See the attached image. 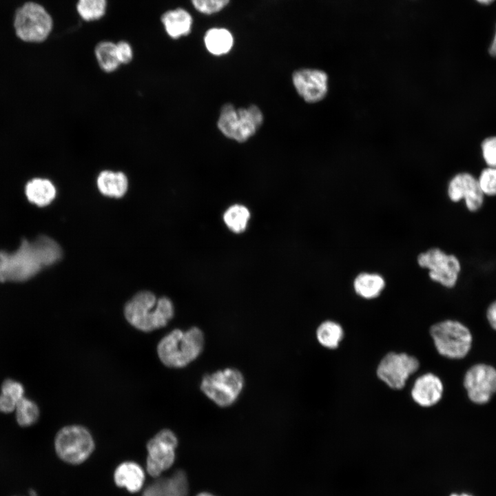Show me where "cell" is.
<instances>
[{"label": "cell", "instance_id": "74e56055", "mask_svg": "<svg viewBox=\"0 0 496 496\" xmlns=\"http://www.w3.org/2000/svg\"><path fill=\"white\" fill-rule=\"evenodd\" d=\"M451 496H471V495H466V494H461V495L453 494V495H451Z\"/></svg>", "mask_w": 496, "mask_h": 496}, {"label": "cell", "instance_id": "9a60e30c", "mask_svg": "<svg viewBox=\"0 0 496 496\" xmlns=\"http://www.w3.org/2000/svg\"><path fill=\"white\" fill-rule=\"evenodd\" d=\"M442 393L443 384L441 380L431 373L418 377L411 391L413 401L422 407L436 404L441 400Z\"/></svg>", "mask_w": 496, "mask_h": 496}, {"label": "cell", "instance_id": "d6986e66", "mask_svg": "<svg viewBox=\"0 0 496 496\" xmlns=\"http://www.w3.org/2000/svg\"><path fill=\"white\" fill-rule=\"evenodd\" d=\"M96 184L100 192L109 197L121 198L127 192L128 180L122 172L103 170L98 176Z\"/></svg>", "mask_w": 496, "mask_h": 496}, {"label": "cell", "instance_id": "ba28073f", "mask_svg": "<svg viewBox=\"0 0 496 496\" xmlns=\"http://www.w3.org/2000/svg\"><path fill=\"white\" fill-rule=\"evenodd\" d=\"M416 260L421 268L428 270L432 281L448 289L456 285L462 267L459 260L454 254L433 247L420 253Z\"/></svg>", "mask_w": 496, "mask_h": 496}, {"label": "cell", "instance_id": "1f68e13d", "mask_svg": "<svg viewBox=\"0 0 496 496\" xmlns=\"http://www.w3.org/2000/svg\"><path fill=\"white\" fill-rule=\"evenodd\" d=\"M116 53L120 64L129 63L133 59V50L126 41H119L116 44Z\"/></svg>", "mask_w": 496, "mask_h": 496}, {"label": "cell", "instance_id": "7c38bea8", "mask_svg": "<svg viewBox=\"0 0 496 496\" xmlns=\"http://www.w3.org/2000/svg\"><path fill=\"white\" fill-rule=\"evenodd\" d=\"M464 384L472 402L487 403L496 393V369L484 364H475L466 373Z\"/></svg>", "mask_w": 496, "mask_h": 496}, {"label": "cell", "instance_id": "cb8c5ba5", "mask_svg": "<svg viewBox=\"0 0 496 496\" xmlns=\"http://www.w3.org/2000/svg\"><path fill=\"white\" fill-rule=\"evenodd\" d=\"M344 337L342 326L333 320H325L316 329L318 342L327 349H336Z\"/></svg>", "mask_w": 496, "mask_h": 496}, {"label": "cell", "instance_id": "52a82bcc", "mask_svg": "<svg viewBox=\"0 0 496 496\" xmlns=\"http://www.w3.org/2000/svg\"><path fill=\"white\" fill-rule=\"evenodd\" d=\"M14 27L21 40L38 43L49 36L52 29V19L41 5L28 1L17 10Z\"/></svg>", "mask_w": 496, "mask_h": 496}, {"label": "cell", "instance_id": "8992f818", "mask_svg": "<svg viewBox=\"0 0 496 496\" xmlns=\"http://www.w3.org/2000/svg\"><path fill=\"white\" fill-rule=\"evenodd\" d=\"M242 374L236 369L227 368L205 375L200 390L211 401L220 407L233 404L244 386Z\"/></svg>", "mask_w": 496, "mask_h": 496}, {"label": "cell", "instance_id": "44dd1931", "mask_svg": "<svg viewBox=\"0 0 496 496\" xmlns=\"http://www.w3.org/2000/svg\"><path fill=\"white\" fill-rule=\"evenodd\" d=\"M25 193L30 203L39 207H44L54 199L56 191L50 180L36 178L28 182Z\"/></svg>", "mask_w": 496, "mask_h": 496}, {"label": "cell", "instance_id": "e575fe53", "mask_svg": "<svg viewBox=\"0 0 496 496\" xmlns=\"http://www.w3.org/2000/svg\"><path fill=\"white\" fill-rule=\"evenodd\" d=\"M488 52L490 56L496 57V32L491 42V44L488 48Z\"/></svg>", "mask_w": 496, "mask_h": 496}, {"label": "cell", "instance_id": "4316f807", "mask_svg": "<svg viewBox=\"0 0 496 496\" xmlns=\"http://www.w3.org/2000/svg\"><path fill=\"white\" fill-rule=\"evenodd\" d=\"M106 8V0H79L76 9L85 21L96 20L102 17Z\"/></svg>", "mask_w": 496, "mask_h": 496}, {"label": "cell", "instance_id": "ac0fdd59", "mask_svg": "<svg viewBox=\"0 0 496 496\" xmlns=\"http://www.w3.org/2000/svg\"><path fill=\"white\" fill-rule=\"evenodd\" d=\"M161 21L167 34L173 39H178L190 32L193 21L187 11L176 8L165 12L161 17Z\"/></svg>", "mask_w": 496, "mask_h": 496}, {"label": "cell", "instance_id": "d4e9b609", "mask_svg": "<svg viewBox=\"0 0 496 496\" xmlns=\"http://www.w3.org/2000/svg\"><path fill=\"white\" fill-rule=\"evenodd\" d=\"M95 56L99 67L106 72H112L119 67L116 45L110 41H103L95 48Z\"/></svg>", "mask_w": 496, "mask_h": 496}, {"label": "cell", "instance_id": "4dcf8cb0", "mask_svg": "<svg viewBox=\"0 0 496 496\" xmlns=\"http://www.w3.org/2000/svg\"><path fill=\"white\" fill-rule=\"evenodd\" d=\"M23 387L18 382L6 380L1 386V393L10 397L17 403L23 397Z\"/></svg>", "mask_w": 496, "mask_h": 496}, {"label": "cell", "instance_id": "603a6c76", "mask_svg": "<svg viewBox=\"0 0 496 496\" xmlns=\"http://www.w3.org/2000/svg\"><path fill=\"white\" fill-rule=\"evenodd\" d=\"M250 218L251 212L248 207L239 203L228 207L223 215L225 225L235 234L242 233L247 229Z\"/></svg>", "mask_w": 496, "mask_h": 496}, {"label": "cell", "instance_id": "8d00e7d4", "mask_svg": "<svg viewBox=\"0 0 496 496\" xmlns=\"http://www.w3.org/2000/svg\"><path fill=\"white\" fill-rule=\"evenodd\" d=\"M476 1H478L479 3H482V4H485V5H486V4H490V3H492L494 0H476Z\"/></svg>", "mask_w": 496, "mask_h": 496}, {"label": "cell", "instance_id": "d6a6232c", "mask_svg": "<svg viewBox=\"0 0 496 496\" xmlns=\"http://www.w3.org/2000/svg\"><path fill=\"white\" fill-rule=\"evenodd\" d=\"M17 402L10 397L1 393L0 395V411L2 413H10L13 411L17 406Z\"/></svg>", "mask_w": 496, "mask_h": 496}, {"label": "cell", "instance_id": "277c9868", "mask_svg": "<svg viewBox=\"0 0 496 496\" xmlns=\"http://www.w3.org/2000/svg\"><path fill=\"white\" fill-rule=\"evenodd\" d=\"M262 122V113L256 105L236 109L227 103L221 108L217 125L225 136L242 143L255 134Z\"/></svg>", "mask_w": 496, "mask_h": 496}, {"label": "cell", "instance_id": "3957f363", "mask_svg": "<svg viewBox=\"0 0 496 496\" xmlns=\"http://www.w3.org/2000/svg\"><path fill=\"white\" fill-rule=\"evenodd\" d=\"M205 343L203 331L194 327L183 331L174 329L158 343L157 352L162 362L172 368H182L202 353Z\"/></svg>", "mask_w": 496, "mask_h": 496}, {"label": "cell", "instance_id": "5b68a950", "mask_svg": "<svg viewBox=\"0 0 496 496\" xmlns=\"http://www.w3.org/2000/svg\"><path fill=\"white\" fill-rule=\"evenodd\" d=\"M430 335L437 352L448 358H463L471 348L469 329L457 320H445L433 324Z\"/></svg>", "mask_w": 496, "mask_h": 496}, {"label": "cell", "instance_id": "ffe728a7", "mask_svg": "<svg viewBox=\"0 0 496 496\" xmlns=\"http://www.w3.org/2000/svg\"><path fill=\"white\" fill-rule=\"evenodd\" d=\"M144 479L145 475L142 468L132 462L120 464L114 473V481L116 485L125 488L132 493L137 492L142 488Z\"/></svg>", "mask_w": 496, "mask_h": 496}, {"label": "cell", "instance_id": "4fadbf2b", "mask_svg": "<svg viewBox=\"0 0 496 496\" xmlns=\"http://www.w3.org/2000/svg\"><path fill=\"white\" fill-rule=\"evenodd\" d=\"M447 195L453 203L464 200L467 209L471 212L479 211L484 201L477 178L468 172L458 173L450 180Z\"/></svg>", "mask_w": 496, "mask_h": 496}, {"label": "cell", "instance_id": "30bf717a", "mask_svg": "<svg viewBox=\"0 0 496 496\" xmlns=\"http://www.w3.org/2000/svg\"><path fill=\"white\" fill-rule=\"evenodd\" d=\"M420 367L418 360L405 353L390 352L379 363L378 378L393 389H402L411 375Z\"/></svg>", "mask_w": 496, "mask_h": 496}, {"label": "cell", "instance_id": "8fae6325", "mask_svg": "<svg viewBox=\"0 0 496 496\" xmlns=\"http://www.w3.org/2000/svg\"><path fill=\"white\" fill-rule=\"evenodd\" d=\"M177 446L176 435L168 429L161 431L148 442L146 468L151 476L156 477L173 465Z\"/></svg>", "mask_w": 496, "mask_h": 496}, {"label": "cell", "instance_id": "7a4b0ae2", "mask_svg": "<svg viewBox=\"0 0 496 496\" xmlns=\"http://www.w3.org/2000/svg\"><path fill=\"white\" fill-rule=\"evenodd\" d=\"M127 320L136 329L151 331L165 326L173 318L174 307L166 297L156 299L149 291L136 294L125 305Z\"/></svg>", "mask_w": 496, "mask_h": 496}, {"label": "cell", "instance_id": "484cf974", "mask_svg": "<svg viewBox=\"0 0 496 496\" xmlns=\"http://www.w3.org/2000/svg\"><path fill=\"white\" fill-rule=\"evenodd\" d=\"M15 410L17 422L21 426L33 424L39 415L36 404L24 397L17 402Z\"/></svg>", "mask_w": 496, "mask_h": 496}, {"label": "cell", "instance_id": "f1b7e54d", "mask_svg": "<svg viewBox=\"0 0 496 496\" xmlns=\"http://www.w3.org/2000/svg\"><path fill=\"white\" fill-rule=\"evenodd\" d=\"M195 9L205 14H212L222 10L230 0H190Z\"/></svg>", "mask_w": 496, "mask_h": 496}, {"label": "cell", "instance_id": "d590c367", "mask_svg": "<svg viewBox=\"0 0 496 496\" xmlns=\"http://www.w3.org/2000/svg\"><path fill=\"white\" fill-rule=\"evenodd\" d=\"M195 496H216L213 493L208 491H201L197 493Z\"/></svg>", "mask_w": 496, "mask_h": 496}, {"label": "cell", "instance_id": "836d02e7", "mask_svg": "<svg viewBox=\"0 0 496 496\" xmlns=\"http://www.w3.org/2000/svg\"><path fill=\"white\" fill-rule=\"evenodd\" d=\"M486 318L490 326L496 330V300L491 302L487 308Z\"/></svg>", "mask_w": 496, "mask_h": 496}, {"label": "cell", "instance_id": "83f0119b", "mask_svg": "<svg viewBox=\"0 0 496 496\" xmlns=\"http://www.w3.org/2000/svg\"><path fill=\"white\" fill-rule=\"evenodd\" d=\"M477 180L484 196H496V167H486L483 169Z\"/></svg>", "mask_w": 496, "mask_h": 496}, {"label": "cell", "instance_id": "2e32d148", "mask_svg": "<svg viewBox=\"0 0 496 496\" xmlns=\"http://www.w3.org/2000/svg\"><path fill=\"white\" fill-rule=\"evenodd\" d=\"M189 486L186 473L178 471L172 477L160 479L151 484L143 496H188Z\"/></svg>", "mask_w": 496, "mask_h": 496}, {"label": "cell", "instance_id": "6da1fadb", "mask_svg": "<svg viewBox=\"0 0 496 496\" xmlns=\"http://www.w3.org/2000/svg\"><path fill=\"white\" fill-rule=\"evenodd\" d=\"M61 256L60 245L48 236H40L33 241L23 239L14 251H0V282L27 281Z\"/></svg>", "mask_w": 496, "mask_h": 496}, {"label": "cell", "instance_id": "5bb4252c", "mask_svg": "<svg viewBox=\"0 0 496 496\" xmlns=\"http://www.w3.org/2000/svg\"><path fill=\"white\" fill-rule=\"evenodd\" d=\"M292 81L298 94L307 103L322 100L328 91V76L320 70H298L293 73Z\"/></svg>", "mask_w": 496, "mask_h": 496}, {"label": "cell", "instance_id": "f546056e", "mask_svg": "<svg viewBox=\"0 0 496 496\" xmlns=\"http://www.w3.org/2000/svg\"><path fill=\"white\" fill-rule=\"evenodd\" d=\"M481 151L487 167H496V136L484 139L481 143Z\"/></svg>", "mask_w": 496, "mask_h": 496}, {"label": "cell", "instance_id": "7402d4cb", "mask_svg": "<svg viewBox=\"0 0 496 496\" xmlns=\"http://www.w3.org/2000/svg\"><path fill=\"white\" fill-rule=\"evenodd\" d=\"M204 41L206 48L211 54L222 55L231 49L234 38L228 30L214 28L206 32Z\"/></svg>", "mask_w": 496, "mask_h": 496}, {"label": "cell", "instance_id": "e0dca14e", "mask_svg": "<svg viewBox=\"0 0 496 496\" xmlns=\"http://www.w3.org/2000/svg\"><path fill=\"white\" fill-rule=\"evenodd\" d=\"M385 287L384 278L375 272L359 273L353 281V289L355 294L366 300L379 297Z\"/></svg>", "mask_w": 496, "mask_h": 496}, {"label": "cell", "instance_id": "9c48e42d", "mask_svg": "<svg viewBox=\"0 0 496 496\" xmlns=\"http://www.w3.org/2000/svg\"><path fill=\"white\" fill-rule=\"evenodd\" d=\"M55 450L58 456L70 464L84 462L92 453L94 443L89 431L81 426H68L56 435Z\"/></svg>", "mask_w": 496, "mask_h": 496}]
</instances>
